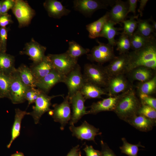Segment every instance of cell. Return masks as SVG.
Here are the masks:
<instances>
[{"mask_svg": "<svg viewBox=\"0 0 156 156\" xmlns=\"http://www.w3.org/2000/svg\"><path fill=\"white\" fill-rule=\"evenodd\" d=\"M126 73L138 67L144 66L156 71V42L155 38L145 46L129 52Z\"/></svg>", "mask_w": 156, "mask_h": 156, "instance_id": "cell-1", "label": "cell"}, {"mask_svg": "<svg viewBox=\"0 0 156 156\" xmlns=\"http://www.w3.org/2000/svg\"><path fill=\"white\" fill-rule=\"evenodd\" d=\"M141 105L140 100L132 88L126 91L119 99L114 112L120 119L126 122L138 115Z\"/></svg>", "mask_w": 156, "mask_h": 156, "instance_id": "cell-2", "label": "cell"}, {"mask_svg": "<svg viewBox=\"0 0 156 156\" xmlns=\"http://www.w3.org/2000/svg\"><path fill=\"white\" fill-rule=\"evenodd\" d=\"M83 75L85 82L105 89L110 78L105 67L94 64H85Z\"/></svg>", "mask_w": 156, "mask_h": 156, "instance_id": "cell-3", "label": "cell"}, {"mask_svg": "<svg viewBox=\"0 0 156 156\" xmlns=\"http://www.w3.org/2000/svg\"><path fill=\"white\" fill-rule=\"evenodd\" d=\"M115 1L97 0H75L73 1L75 10L83 15L90 16L96 11L106 8L114 5Z\"/></svg>", "mask_w": 156, "mask_h": 156, "instance_id": "cell-4", "label": "cell"}, {"mask_svg": "<svg viewBox=\"0 0 156 156\" xmlns=\"http://www.w3.org/2000/svg\"><path fill=\"white\" fill-rule=\"evenodd\" d=\"M54 69L60 74L66 76L78 64V60L72 58L65 52L59 54H48Z\"/></svg>", "mask_w": 156, "mask_h": 156, "instance_id": "cell-5", "label": "cell"}, {"mask_svg": "<svg viewBox=\"0 0 156 156\" xmlns=\"http://www.w3.org/2000/svg\"><path fill=\"white\" fill-rule=\"evenodd\" d=\"M96 41L98 45L94 46L87 54L88 60L103 64L110 62L116 56L113 47L108 44L101 42L98 40Z\"/></svg>", "mask_w": 156, "mask_h": 156, "instance_id": "cell-6", "label": "cell"}, {"mask_svg": "<svg viewBox=\"0 0 156 156\" xmlns=\"http://www.w3.org/2000/svg\"><path fill=\"white\" fill-rule=\"evenodd\" d=\"M10 84L9 90V98L14 104L24 103L25 93L30 88L25 85L21 80L17 73L16 68L15 71L9 75Z\"/></svg>", "mask_w": 156, "mask_h": 156, "instance_id": "cell-7", "label": "cell"}, {"mask_svg": "<svg viewBox=\"0 0 156 156\" xmlns=\"http://www.w3.org/2000/svg\"><path fill=\"white\" fill-rule=\"evenodd\" d=\"M53 107V109L49 112V114L55 122L60 123V129L63 130L70 120L71 117L70 105L68 96L67 95L62 103L54 104Z\"/></svg>", "mask_w": 156, "mask_h": 156, "instance_id": "cell-8", "label": "cell"}, {"mask_svg": "<svg viewBox=\"0 0 156 156\" xmlns=\"http://www.w3.org/2000/svg\"><path fill=\"white\" fill-rule=\"evenodd\" d=\"M12 10L18 21L19 27L28 25L35 15L34 10L27 1L23 0H14Z\"/></svg>", "mask_w": 156, "mask_h": 156, "instance_id": "cell-9", "label": "cell"}, {"mask_svg": "<svg viewBox=\"0 0 156 156\" xmlns=\"http://www.w3.org/2000/svg\"><path fill=\"white\" fill-rule=\"evenodd\" d=\"M58 96L63 97L64 95L60 94L50 96L42 91L34 102L35 105L33 106L32 111L29 112V115L32 116L35 124L39 123L40 118L44 113L51 110L50 108L51 100Z\"/></svg>", "mask_w": 156, "mask_h": 156, "instance_id": "cell-10", "label": "cell"}, {"mask_svg": "<svg viewBox=\"0 0 156 156\" xmlns=\"http://www.w3.org/2000/svg\"><path fill=\"white\" fill-rule=\"evenodd\" d=\"M85 82L81 68L78 64L76 67L65 76L64 83L68 89V96L70 97L80 91Z\"/></svg>", "mask_w": 156, "mask_h": 156, "instance_id": "cell-11", "label": "cell"}, {"mask_svg": "<svg viewBox=\"0 0 156 156\" xmlns=\"http://www.w3.org/2000/svg\"><path fill=\"white\" fill-rule=\"evenodd\" d=\"M131 83L120 74L110 77L106 89L109 96H113L125 92L132 88Z\"/></svg>", "mask_w": 156, "mask_h": 156, "instance_id": "cell-12", "label": "cell"}, {"mask_svg": "<svg viewBox=\"0 0 156 156\" xmlns=\"http://www.w3.org/2000/svg\"><path fill=\"white\" fill-rule=\"evenodd\" d=\"M69 98L72 109L69 123L70 125H74L83 116L88 114L87 107L84 105L86 99L79 91Z\"/></svg>", "mask_w": 156, "mask_h": 156, "instance_id": "cell-13", "label": "cell"}, {"mask_svg": "<svg viewBox=\"0 0 156 156\" xmlns=\"http://www.w3.org/2000/svg\"><path fill=\"white\" fill-rule=\"evenodd\" d=\"M69 129L72 133L73 136L81 141L83 140L92 141L95 142L96 136L101 135L102 133L99 129L84 121L80 126L75 127L74 125H70Z\"/></svg>", "mask_w": 156, "mask_h": 156, "instance_id": "cell-14", "label": "cell"}, {"mask_svg": "<svg viewBox=\"0 0 156 156\" xmlns=\"http://www.w3.org/2000/svg\"><path fill=\"white\" fill-rule=\"evenodd\" d=\"M46 47L32 38L25 44L23 50L20 52L22 55H26L29 57L33 63H37L42 61L45 57Z\"/></svg>", "mask_w": 156, "mask_h": 156, "instance_id": "cell-15", "label": "cell"}, {"mask_svg": "<svg viewBox=\"0 0 156 156\" xmlns=\"http://www.w3.org/2000/svg\"><path fill=\"white\" fill-rule=\"evenodd\" d=\"M126 92L93 103L89 107L90 109L88 111V114H96L104 111L114 112L119 100Z\"/></svg>", "mask_w": 156, "mask_h": 156, "instance_id": "cell-16", "label": "cell"}, {"mask_svg": "<svg viewBox=\"0 0 156 156\" xmlns=\"http://www.w3.org/2000/svg\"><path fill=\"white\" fill-rule=\"evenodd\" d=\"M128 53L116 56L109 64L105 67L110 77L126 73L129 59Z\"/></svg>", "mask_w": 156, "mask_h": 156, "instance_id": "cell-17", "label": "cell"}, {"mask_svg": "<svg viewBox=\"0 0 156 156\" xmlns=\"http://www.w3.org/2000/svg\"><path fill=\"white\" fill-rule=\"evenodd\" d=\"M65 76L53 69L47 75L36 81L38 89L47 94L56 84L64 83Z\"/></svg>", "mask_w": 156, "mask_h": 156, "instance_id": "cell-18", "label": "cell"}, {"mask_svg": "<svg viewBox=\"0 0 156 156\" xmlns=\"http://www.w3.org/2000/svg\"><path fill=\"white\" fill-rule=\"evenodd\" d=\"M128 1H115L112 9L109 12V20L115 25L122 23L128 14Z\"/></svg>", "mask_w": 156, "mask_h": 156, "instance_id": "cell-19", "label": "cell"}, {"mask_svg": "<svg viewBox=\"0 0 156 156\" xmlns=\"http://www.w3.org/2000/svg\"><path fill=\"white\" fill-rule=\"evenodd\" d=\"M43 6L50 17L59 19L68 15L70 10L66 8L61 2L56 0H47L43 3Z\"/></svg>", "mask_w": 156, "mask_h": 156, "instance_id": "cell-20", "label": "cell"}, {"mask_svg": "<svg viewBox=\"0 0 156 156\" xmlns=\"http://www.w3.org/2000/svg\"><path fill=\"white\" fill-rule=\"evenodd\" d=\"M155 70L144 66L136 67L127 73L129 81L132 83L135 81L140 82L147 81L152 79L155 75Z\"/></svg>", "mask_w": 156, "mask_h": 156, "instance_id": "cell-21", "label": "cell"}, {"mask_svg": "<svg viewBox=\"0 0 156 156\" xmlns=\"http://www.w3.org/2000/svg\"><path fill=\"white\" fill-rule=\"evenodd\" d=\"M36 81L42 78L54 69L51 62L47 55L37 63H33L30 67Z\"/></svg>", "mask_w": 156, "mask_h": 156, "instance_id": "cell-22", "label": "cell"}, {"mask_svg": "<svg viewBox=\"0 0 156 156\" xmlns=\"http://www.w3.org/2000/svg\"><path fill=\"white\" fill-rule=\"evenodd\" d=\"M139 131L147 132L152 129L156 124V120L148 118L144 116L138 115L127 122Z\"/></svg>", "mask_w": 156, "mask_h": 156, "instance_id": "cell-23", "label": "cell"}, {"mask_svg": "<svg viewBox=\"0 0 156 156\" xmlns=\"http://www.w3.org/2000/svg\"><path fill=\"white\" fill-rule=\"evenodd\" d=\"M79 91L86 100L100 99L103 95H108L105 89L85 81Z\"/></svg>", "mask_w": 156, "mask_h": 156, "instance_id": "cell-24", "label": "cell"}, {"mask_svg": "<svg viewBox=\"0 0 156 156\" xmlns=\"http://www.w3.org/2000/svg\"><path fill=\"white\" fill-rule=\"evenodd\" d=\"M109 20V12H107L98 20L87 25L86 27L89 33V38L95 39L99 37L104 25Z\"/></svg>", "mask_w": 156, "mask_h": 156, "instance_id": "cell-25", "label": "cell"}, {"mask_svg": "<svg viewBox=\"0 0 156 156\" xmlns=\"http://www.w3.org/2000/svg\"><path fill=\"white\" fill-rule=\"evenodd\" d=\"M16 72L23 83L29 88H36V80L30 68L24 64L16 68Z\"/></svg>", "mask_w": 156, "mask_h": 156, "instance_id": "cell-26", "label": "cell"}, {"mask_svg": "<svg viewBox=\"0 0 156 156\" xmlns=\"http://www.w3.org/2000/svg\"><path fill=\"white\" fill-rule=\"evenodd\" d=\"M115 25L109 20L104 25L99 36V37L107 38L108 41L107 44L113 47L116 45V40L114 39L115 37L120 34L118 31L122 29V28L115 27Z\"/></svg>", "mask_w": 156, "mask_h": 156, "instance_id": "cell-27", "label": "cell"}, {"mask_svg": "<svg viewBox=\"0 0 156 156\" xmlns=\"http://www.w3.org/2000/svg\"><path fill=\"white\" fill-rule=\"evenodd\" d=\"M14 56L0 50V71L9 76L15 71Z\"/></svg>", "mask_w": 156, "mask_h": 156, "instance_id": "cell-28", "label": "cell"}, {"mask_svg": "<svg viewBox=\"0 0 156 156\" xmlns=\"http://www.w3.org/2000/svg\"><path fill=\"white\" fill-rule=\"evenodd\" d=\"M26 115H29V112L22 110L19 108L15 109L14 120L11 131V138L7 145L8 148H10L14 140L19 135L21 121Z\"/></svg>", "mask_w": 156, "mask_h": 156, "instance_id": "cell-29", "label": "cell"}, {"mask_svg": "<svg viewBox=\"0 0 156 156\" xmlns=\"http://www.w3.org/2000/svg\"><path fill=\"white\" fill-rule=\"evenodd\" d=\"M131 47L133 51L137 50L145 46L152 39L155 38L153 36L149 38L145 37L135 31L129 37Z\"/></svg>", "mask_w": 156, "mask_h": 156, "instance_id": "cell-30", "label": "cell"}, {"mask_svg": "<svg viewBox=\"0 0 156 156\" xmlns=\"http://www.w3.org/2000/svg\"><path fill=\"white\" fill-rule=\"evenodd\" d=\"M69 47L66 52L71 57L78 60V58L85 54H88L90 50L84 48L76 42L73 40L68 42Z\"/></svg>", "mask_w": 156, "mask_h": 156, "instance_id": "cell-31", "label": "cell"}, {"mask_svg": "<svg viewBox=\"0 0 156 156\" xmlns=\"http://www.w3.org/2000/svg\"><path fill=\"white\" fill-rule=\"evenodd\" d=\"M137 20L138 25L136 32L146 38L155 36L156 31L148 20L138 19Z\"/></svg>", "mask_w": 156, "mask_h": 156, "instance_id": "cell-32", "label": "cell"}, {"mask_svg": "<svg viewBox=\"0 0 156 156\" xmlns=\"http://www.w3.org/2000/svg\"><path fill=\"white\" fill-rule=\"evenodd\" d=\"M137 88L139 94H143L151 95L155 93L156 89V75L147 81L140 82Z\"/></svg>", "mask_w": 156, "mask_h": 156, "instance_id": "cell-33", "label": "cell"}, {"mask_svg": "<svg viewBox=\"0 0 156 156\" xmlns=\"http://www.w3.org/2000/svg\"><path fill=\"white\" fill-rule=\"evenodd\" d=\"M122 140L123 144L120 147L121 152L128 156H138L139 147H145L141 144L140 142L137 144H133L129 143L125 138H122Z\"/></svg>", "mask_w": 156, "mask_h": 156, "instance_id": "cell-34", "label": "cell"}, {"mask_svg": "<svg viewBox=\"0 0 156 156\" xmlns=\"http://www.w3.org/2000/svg\"><path fill=\"white\" fill-rule=\"evenodd\" d=\"M116 50L119 52V54L128 53L131 48V44L129 36L122 32L118 40H116Z\"/></svg>", "mask_w": 156, "mask_h": 156, "instance_id": "cell-35", "label": "cell"}, {"mask_svg": "<svg viewBox=\"0 0 156 156\" xmlns=\"http://www.w3.org/2000/svg\"><path fill=\"white\" fill-rule=\"evenodd\" d=\"M10 79L7 75L0 71V97L9 99Z\"/></svg>", "mask_w": 156, "mask_h": 156, "instance_id": "cell-36", "label": "cell"}, {"mask_svg": "<svg viewBox=\"0 0 156 156\" xmlns=\"http://www.w3.org/2000/svg\"><path fill=\"white\" fill-rule=\"evenodd\" d=\"M138 16H134L130 17L128 20H124L122 22L124 24L123 33L127 35L129 37L131 36L135 31L138 25ZM138 20V19H137Z\"/></svg>", "mask_w": 156, "mask_h": 156, "instance_id": "cell-37", "label": "cell"}, {"mask_svg": "<svg viewBox=\"0 0 156 156\" xmlns=\"http://www.w3.org/2000/svg\"><path fill=\"white\" fill-rule=\"evenodd\" d=\"M138 115H141L151 119L156 120V109L153 107L141 103L138 111Z\"/></svg>", "mask_w": 156, "mask_h": 156, "instance_id": "cell-38", "label": "cell"}, {"mask_svg": "<svg viewBox=\"0 0 156 156\" xmlns=\"http://www.w3.org/2000/svg\"><path fill=\"white\" fill-rule=\"evenodd\" d=\"M42 91L38 89L30 88L27 91L25 95L26 100L28 101V105L34 103Z\"/></svg>", "mask_w": 156, "mask_h": 156, "instance_id": "cell-39", "label": "cell"}, {"mask_svg": "<svg viewBox=\"0 0 156 156\" xmlns=\"http://www.w3.org/2000/svg\"><path fill=\"white\" fill-rule=\"evenodd\" d=\"M142 104L150 106L156 109V99L151 95L141 94H139Z\"/></svg>", "mask_w": 156, "mask_h": 156, "instance_id": "cell-40", "label": "cell"}, {"mask_svg": "<svg viewBox=\"0 0 156 156\" xmlns=\"http://www.w3.org/2000/svg\"><path fill=\"white\" fill-rule=\"evenodd\" d=\"M9 29L6 27H0V42L1 51H6L7 39Z\"/></svg>", "mask_w": 156, "mask_h": 156, "instance_id": "cell-41", "label": "cell"}, {"mask_svg": "<svg viewBox=\"0 0 156 156\" xmlns=\"http://www.w3.org/2000/svg\"><path fill=\"white\" fill-rule=\"evenodd\" d=\"M101 156H117L106 143L101 140Z\"/></svg>", "mask_w": 156, "mask_h": 156, "instance_id": "cell-42", "label": "cell"}, {"mask_svg": "<svg viewBox=\"0 0 156 156\" xmlns=\"http://www.w3.org/2000/svg\"><path fill=\"white\" fill-rule=\"evenodd\" d=\"M12 22L11 15L8 13L0 15V27H6Z\"/></svg>", "mask_w": 156, "mask_h": 156, "instance_id": "cell-43", "label": "cell"}, {"mask_svg": "<svg viewBox=\"0 0 156 156\" xmlns=\"http://www.w3.org/2000/svg\"><path fill=\"white\" fill-rule=\"evenodd\" d=\"M14 4V0H5L3 1L2 4L1 14L8 13L10 9H12Z\"/></svg>", "mask_w": 156, "mask_h": 156, "instance_id": "cell-44", "label": "cell"}, {"mask_svg": "<svg viewBox=\"0 0 156 156\" xmlns=\"http://www.w3.org/2000/svg\"><path fill=\"white\" fill-rule=\"evenodd\" d=\"M83 150L86 156H101V151L94 149L92 146L86 145Z\"/></svg>", "mask_w": 156, "mask_h": 156, "instance_id": "cell-45", "label": "cell"}, {"mask_svg": "<svg viewBox=\"0 0 156 156\" xmlns=\"http://www.w3.org/2000/svg\"><path fill=\"white\" fill-rule=\"evenodd\" d=\"M127 1L129 4L128 14L131 12L134 14V16H135L136 10L138 0H128Z\"/></svg>", "mask_w": 156, "mask_h": 156, "instance_id": "cell-46", "label": "cell"}, {"mask_svg": "<svg viewBox=\"0 0 156 156\" xmlns=\"http://www.w3.org/2000/svg\"><path fill=\"white\" fill-rule=\"evenodd\" d=\"M79 145H77L71 149L66 156H79L81 153Z\"/></svg>", "mask_w": 156, "mask_h": 156, "instance_id": "cell-47", "label": "cell"}, {"mask_svg": "<svg viewBox=\"0 0 156 156\" xmlns=\"http://www.w3.org/2000/svg\"><path fill=\"white\" fill-rule=\"evenodd\" d=\"M148 1V0L138 1L140 2V6L138 10V12L139 13L140 16H142L143 11L144 10V8Z\"/></svg>", "mask_w": 156, "mask_h": 156, "instance_id": "cell-48", "label": "cell"}, {"mask_svg": "<svg viewBox=\"0 0 156 156\" xmlns=\"http://www.w3.org/2000/svg\"><path fill=\"white\" fill-rule=\"evenodd\" d=\"M148 20H149L151 21L152 23V25L153 26V28H154L155 30L156 31V22L152 18H150Z\"/></svg>", "mask_w": 156, "mask_h": 156, "instance_id": "cell-49", "label": "cell"}, {"mask_svg": "<svg viewBox=\"0 0 156 156\" xmlns=\"http://www.w3.org/2000/svg\"><path fill=\"white\" fill-rule=\"evenodd\" d=\"M11 156H25V155L22 152H17L12 154Z\"/></svg>", "mask_w": 156, "mask_h": 156, "instance_id": "cell-50", "label": "cell"}, {"mask_svg": "<svg viewBox=\"0 0 156 156\" xmlns=\"http://www.w3.org/2000/svg\"><path fill=\"white\" fill-rule=\"evenodd\" d=\"M3 0L0 1V15L1 14V10L2 7V4Z\"/></svg>", "mask_w": 156, "mask_h": 156, "instance_id": "cell-51", "label": "cell"}, {"mask_svg": "<svg viewBox=\"0 0 156 156\" xmlns=\"http://www.w3.org/2000/svg\"><path fill=\"white\" fill-rule=\"evenodd\" d=\"M79 156H81V153H80V154Z\"/></svg>", "mask_w": 156, "mask_h": 156, "instance_id": "cell-52", "label": "cell"}, {"mask_svg": "<svg viewBox=\"0 0 156 156\" xmlns=\"http://www.w3.org/2000/svg\"><path fill=\"white\" fill-rule=\"evenodd\" d=\"M1 49V44H0V50Z\"/></svg>", "mask_w": 156, "mask_h": 156, "instance_id": "cell-53", "label": "cell"}, {"mask_svg": "<svg viewBox=\"0 0 156 156\" xmlns=\"http://www.w3.org/2000/svg\"><path fill=\"white\" fill-rule=\"evenodd\" d=\"M0 99H1V98H0Z\"/></svg>", "mask_w": 156, "mask_h": 156, "instance_id": "cell-54", "label": "cell"}]
</instances>
